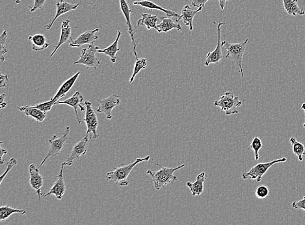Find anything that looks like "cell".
<instances>
[{"instance_id": "36", "label": "cell", "mask_w": 305, "mask_h": 225, "mask_svg": "<svg viewBox=\"0 0 305 225\" xmlns=\"http://www.w3.org/2000/svg\"><path fill=\"white\" fill-rule=\"evenodd\" d=\"M17 164V161L15 158H12L11 159L9 160V162L7 163V168L6 172H5L3 175H2L1 177H0V184H2V182H3L5 177L7 176V175L9 174L10 171L12 170L14 165H16Z\"/></svg>"}, {"instance_id": "8", "label": "cell", "mask_w": 305, "mask_h": 225, "mask_svg": "<svg viewBox=\"0 0 305 225\" xmlns=\"http://www.w3.org/2000/svg\"><path fill=\"white\" fill-rule=\"evenodd\" d=\"M100 49L97 46L89 45L87 48L83 49L81 51L80 59L75 61L74 64H83L87 66L88 69H95L97 70L100 63L96 57L98 49Z\"/></svg>"}, {"instance_id": "25", "label": "cell", "mask_w": 305, "mask_h": 225, "mask_svg": "<svg viewBox=\"0 0 305 225\" xmlns=\"http://www.w3.org/2000/svg\"><path fill=\"white\" fill-rule=\"evenodd\" d=\"M162 22L157 24V28H158V33H167L170 31L172 29H176V30L181 31V25L178 22H174L173 19L167 17H162Z\"/></svg>"}, {"instance_id": "39", "label": "cell", "mask_w": 305, "mask_h": 225, "mask_svg": "<svg viewBox=\"0 0 305 225\" xmlns=\"http://www.w3.org/2000/svg\"><path fill=\"white\" fill-rule=\"evenodd\" d=\"M208 1L209 0H190L192 6L194 7H198V8H200V7L204 8Z\"/></svg>"}, {"instance_id": "46", "label": "cell", "mask_w": 305, "mask_h": 225, "mask_svg": "<svg viewBox=\"0 0 305 225\" xmlns=\"http://www.w3.org/2000/svg\"><path fill=\"white\" fill-rule=\"evenodd\" d=\"M53 1L63 2H64V0H53Z\"/></svg>"}, {"instance_id": "34", "label": "cell", "mask_w": 305, "mask_h": 225, "mask_svg": "<svg viewBox=\"0 0 305 225\" xmlns=\"http://www.w3.org/2000/svg\"><path fill=\"white\" fill-rule=\"evenodd\" d=\"M53 105H55V101L51 99L50 101H46V102L37 104L33 107L38 108V109L43 111L44 113H47L51 110Z\"/></svg>"}, {"instance_id": "4", "label": "cell", "mask_w": 305, "mask_h": 225, "mask_svg": "<svg viewBox=\"0 0 305 225\" xmlns=\"http://www.w3.org/2000/svg\"><path fill=\"white\" fill-rule=\"evenodd\" d=\"M215 107L220 108L221 110L224 111L226 115L231 116L237 115L238 108L242 105V101L239 97L234 95L232 91H227L221 96L219 100L214 102Z\"/></svg>"}, {"instance_id": "37", "label": "cell", "mask_w": 305, "mask_h": 225, "mask_svg": "<svg viewBox=\"0 0 305 225\" xmlns=\"http://www.w3.org/2000/svg\"><path fill=\"white\" fill-rule=\"evenodd\" d=\"M46 4V0H34V4L33 6H29L30 7L31 12H34L37 10L43 8L44 5Z\"/></svg>"}, {"instance_id": "32", "label": "cell", "mask_w": 305, "mask_h": 225, "mask_svg": "<svg viewBox=\"0 0 305 225\" xmlns=\"http://www.w3.org/2000/svg\"><path fill=\"white\" fill-rule=\"evenodd\" d=\"M263 147L261 139L258 137H255L253 138L252 143H250L249 149H252L255 152V159L258 160L260 159L259 152Z\"/></svg>"}, {"instance_id": "3", "label": "cell", "mask_w": 305, "mask_h": 225, "mask_svg": "<svg viewBox=\"0 0 305 225\" xmlns=\"http://www.w3.org/2000/svg\"><path fill=\"white\" fill-rule=\"evenodd\" d=\"M249 39L245 40L244 42L241 43L232 44L227 41H223L221 45L227 49V55L225 56V59H229L234 63L237 65L240 68V72L242 73V78L244 77V72L242 67V61L243 55L245 51L246 44H247Z\"/></svg>"}, {"instance_id": "28", "label": "cell", "mask_w": 305, "mask_h": 225, "mask_svg": "<svg viewBox=\"0 0 305 225\" xmlns=\"http://www.w3.org/2000/svg\"><path fill=\"white\" fill-rule=\"evenodd\" d=\"M28 39L31 42L32 48L34 51L44 50L50 46L48 43L47 39L44 34H36L35 35L29 36Z\"/></svg>"}, {"instance_id": "20", "label": "cell", "mask_w": 305, "mask_h": 225, "mask_svg": "<svg viewBox=\"0 0 305 225\" xmlns=\"http://www.w3.org/2000/svg\"><path fill=\"white\" fill-rule=\"evenodd\" d=\"M71 34H72V28L70 27V20H65L61 24V35L60 41L58 45L55 47L53 51L51 53L50 58H52L56 52L58 51V49L60 48L63 44L67 43L68 41L71 39Z\"/></svg>"}, {"instance_id": "18", "label": "cell", "mask_w": 305, "mask_h": 225, "mask_svg": "<svg viewBox=\"0 0 305 225\" xmlns=\"http://www.w3.org/2000/svg\"><path fill=\"white\" fill-rule=\"evenodd\" d=\"M133 4H134V6H139L144 7V8L149 9L151 10V11H152V10L156 9L159 10V11H163L167 14V16H173L174 17V18H176V21L177 22H178L182 19L181 15H179L176 12L171 11V10L164 9V7L158 6V5H157L151 1H149V0H142V1L134 2H133Z\"/></svg>"}, {"instance_id": "29", "label": "cell", "mask_w": 305, "mask_h": 225, "mask_svg": "<svg viewBox=\"0 0 305 225\" xmlns=\"http://www.w3.org/2000/svg\"><path fill=\"white\" fill-rule=\"evenodd\" d=\"M290 142L292 144L293 153L298 158L299 161H303L304 155H305L304 145L294 137L290 138Z\"/></svg>"}, {"instance_id": "45", "label": "cell", "mask_w": 305, "mask_h": 225, "mask_svg": "<svg viewBox=\"0 0 305 225\" xmlns=\"http://www.w3.org/2000/svg\"><path fill=\"white\" fill-rule=\"evenodd\" d=\"M22 0H16V4H21Z\"/></svg>"}, {"instance_id": "1", "label": "cell", "mask_w": 305, "mask_h": 225, "mask_svg": "<svg viewBox=\"0 0 305 225\" xmlns=\"http://www.w3.org/2000/svg\"><path fill=\"white\" fill-rule=\"evenodd\" d=\"M157 165L160 167L161 169L157 172L148 170L147 174L152 178V181L154 183V186L156 190H160L162 188L167 186L171 183L178 180V177L174 175L176 171L181 170L185 167V164H182L176 167H166L162 166L157 162L153 160Z\"/></svg>"}, {"instance_id": "14", "label": "cell", "mask_w": 305, "mask_h": 225, "mask_svg": "<svg viewBox=\"0 0 305 225\" xmlns=\"http://www.w3.org/2000/svg\"><path fill=\"white\" fill-rule=\"evenodd\" d=\"M65 166V165L63 163L62 165H61L60 174L57 175V180L54 183L53 186L50 189V192L47 193V194H43V197H46L53 195L59 200L62 199L66 190L65 181H64L63 178V170Z\"/></svg>"}, {"instance_id": "42", "label": "cell", "mask_w": 305, "mask_h": 225, "mask_svg": "<svg viewBox=\"0 0 305 225\" xmlns=\"http://www.w3.org/2000/svg\"><path fill=\"white\" fill-rule=\"evenodd\" d=\"M6 97V95H5V93H3V95L1 96V99H0V100H1V102H0V108H1V109H3V108L7 107V103L4 102V99Z\"/></svg>"}, {"instance_id": "24", "label": "cell", "mask_w": 305, "mask_h": 225, "mask_svg": "<svg viewBox=\"0 0 305 225\" xmlns=\"http://www.w3.org/2000/svg\"><path fill=\"white\" fill-rule=\"evenodd\" d=\"M122 33L120 31H117V39L115 40L114 43L112 45L107 47L106 48L103 49H98L97 53L104 54L105 55L110 57L111 61L112 63L115 64L117 61L116 54L118 51L120 50V49L118 47V43H119V40Z\"/></svg>"}, {"instance_id": "16", "label": "cell", "mask_w": 305, "mask_h": 225, "mask_svg": "<svg viewBox=\"0 0 305 225\" xmlns=\"http://www.w3.org/2000/svg\"><path fill=\"white\" fill-rule=\"evenodd\" d=\"M83 102V96L80 91H76L75 95L72 97L67 99L65 101H59L55 103L56 105H67L72 107L75 109L76 118L78 121L79 124H80L81 122L80 118H79L78 109L80 108L81 111L85 110V107L82 105Z\"/></svg>"}, {"instance_id": "30", "label": "cell", "mask_w": 305, "mask_h": 225, "mask_svg": "<svg viewBox=\"0 0 305 225\" xmlns=\"http://www.w3.org/2000/svg\"><path fill=\"white\" fill-rule=\"evenodd\" d=\"M20 214L21 215H25L27 213L26 210L15 209L13 208L7 206H3L0 208V221L3 222L11 216L13 214Z\"/></svg>"}, {"instance_id": "44", "label": "cell", "mask_w": 305, "mask_h": 225, "mask_svg": "<svg viewBox=\"0 0 305 225\" xmlns=\"http://www.w3.org/2000/svg\"><path fill=\"white\" fill-rule=\"evenodd\" d=\"M301 109L303 110L305 113V103L302 104ZM303 127L305 128V122L304 123Z\"/></svg>"}, {"instance_id": "9", "label": "cell", "mask_w": 305, "mask_h": 225, "mask_svg": "<svg viewBox=\"0 0 305 225\" xmlns=\"http://www.w3.org/2000/svg\"><path fill=\"white\" fill-rule=\"evenodd\" d=\"M120 104V97L119 96L113 95L110 97L104 100H98V113H104L107 120L112 119V110L114 108L119 106Z\"/></svg>"}, {"instance_id": "27", "label": "cell", "mask_w": 305, "mask_h": 225, "mask_svg": "<svg viewBox=\"0 0 305 225\" xmlns=\"http://www.w3.org/2000/svg\"><path fill=\"white\" fill-rule=\"evenodd\" d=\"M284 9L289 15L296 16H303L305 14L304 10L298 6V0H282Z\"/></svg>"}, {"instance_id": "40", "label": "cell", "mask_w": 305, "mask_h": 225, "mask_svg": "<svg viewBox=\"0 0 305 225\" xmlns=\"http://www.w3.org/2000/svg\"><path fill=\"white\" fill-rule=\"evenodd\" d=\"M1 77V82H0V87L4 88L7 86V83L9 82V76L3 75V74H0Z\"/></svg>"}, {"instance_id": "38", "label": "cell", "mask_w": 305, "mask_h": 225, "mask_svg": "<svg viewBox=\"0 0 305 225\" xmlns=\"http://www.w3.org/2000/svg\"><path fill=\"white\" fill-rule=\"evenodd\" d=\"M292 207L295 209L302 210L305 211V195L299 201L292 202Z\"/></svg>"}, {"instance_id": "2", "label": "cell", "mask_w": 305, "mask_h": 225, "mask_svg": "<svg viewBox=\"0 0 305 225\" xmlns=\"http://www.w3.org/2000/svg\"><path fill=\"white\" fill-rule=\"evenodd\" d=\"M150 158H151L150 156L145 158H137L135 161L131 164L126 165H119V166L115 168L114 171L108 172L105 178L107 180L114 182L120 186H127L129 185V182L127 181L128 177L135 165L142 162L148 161Z\"/></svg>"}, {"instance_id": "10", "label": "cell", "mask_w": 305, "mask_h": 225, "mask_svg": "<svg viewBox=\"0 0 305 225\" xmlns=\"http://www.w3.org/2000/svg\"><path fill=\"white\" fill-rule=\"evenodd\" d=\"M225 22H219L218 25V40L217 46L212 52H208L206 57L205 64L206 66H208L210 64H219L220 61L225 58L223 55L222 45L221 43V26L225 25Z\"/></svg>"}, {"instance_id": "43", "label": "cell", "mask_w": 305, "mask_h": 225, "mask_svg": "<svg viewBox=\"0 0 305 225\" xmlns=\"http://www.w3.org/2000/svg\"><path fill=\"white\" fill-rule=\"evenodd\" d=\"M227 1H230V0H219V2H220V6L221 7V10H223L225 9L226 2Z\"/></svg>"}, {"instance_id": "21", "label": "cell", "mask_w": 305, "mask_h": 225, "mask_svg": "<svg viewBox=\"0 0 305 225\" xmlns=\"http://www.w3.org/2000/svg\"><path fill=\"white\" fill-rule=\"evenodd\" d=\"M206 179L205 172H202L196 177V181L194 182H188L187 186L189 188L191 193L192 196L195 197L203 194L204 183Z\"/></svg>"}, {"instance_id": "33", "label": "cell", "mask_w": 305, "mask_h": 225, "mask_svg": "<svg viewBox=\"0 0 305 225\" xmlns=\"http://www.w3.org/2000/svg\"><path fill=\"white\" fill-rule=\"evenodd\" d=\"M7 37V33L6 31H4L3 33L0 36V60L2 63L5 61L4 55L8 53L6 48V40Z\"/></svg>"}, {"instance_id": "41", "label": "cell", "mask_w": 305, "mask_h": 225, "mask_svg": "<svg viewBox=\"0 0 305 225\" xmlns=\"http://www.w3.org/2000/svg\"><path fill=\"white\" fill-rule=\"evenodd\" d=\"M0 149H1V151H0V160H0V164L3 165L5 161L4 159V155L7 154V150L4 149V148L1 146H0Z\"/></svg>"}, {"instance_id": "31", "label": "cell", "mask_w": 305, "mask_h": 225, "mask_svg": "<svg viewBox=\"0 0 305 225\" xmlns=\"http://www.w3.org/2000/svg\"><path fill=\"white\" fill-rule=\"evenodd\" d=\"M147 67V59L145 58L137 59L135 63L134 72H133L131 78L130 79V83L134 82L135 77L140 71Z\"/></svg>"}, {"instance_id": "35", "label": "cell", "mask_w": 305, "mask_h": 225, "mask_svg": "<svg viewBox=\"0 0 305 225\" xmlns=\"http://www.w3.org/2000/svg\"><path fill=\"white\" fill-rule=\"evenodd\" d=\"M270 194V190L264 185H261L256 189L255 196L259 199H264Z\"/></svg>"}, {"instance_id": "23", "label": "cell", "mask_w": 305, "mask_h": 225, "mask_svg": "<svg viewBox=\"0 0 305 225\" xmlns=\"http://www.w3.org/2000/svg\"><path fill=\"white\" fill-rule=\"evenodd\" d=\"M17 108L28 117L35 119L38 122H43L46 118V113L34 107L33 106H23V107H17Z\"/></svg>"}, {"instance_id": "12", "label": "cell", "mask_w": 305, "mask_h": 225, "mask_svg": "<svg viewBox=\"0 0 305 225\" xmlns=\"http://www.w3.org/2000/svg\"><path fill=\"white\" fill-rule=\"evenodd\" d=\"M99 31V29L96 28L93 30L84 32V33L80 34L75 41L72 40L69 46L71 48H79V47L84 45H92L98 39V36L96 34Z\"/></svg>"}, {"instance_id": "22", "label": "cell", "mask_w": 305, "mask_h": 225, "mask_svg": "<svg viewBox=\"0 0 305 225\" xmlns=\"http://www.w3.org/2000/svg\"><path fill=\"white\" fill-rule=\"evenodd\" d=\"M203 9V7H200L198 10H194L189 5H186L182 10L181 18L183 20L184 23L185 24L186 26H189L191 31L193 30V22L194 18H195L196 14L199 12L201 11Z\"/></svg>"}, {"instance_id": "11", "label": "cell", "mask_w": 305, "mask_h": 225, "mask_svg": "<svg viewBox=\"0 0 305 225\" xmlns=\"http://www.w3.org/2000/svg\"><path fill=\"white\" fill-rule=\"evenodd\" d=\"M90 140L89 138L87 136H85L80 142L76 143L73 147L69 158L66 160V161L63 162L64 164L70 166L73 164L74 162L80 158L81 156L85 155L87 152L88 145L89 144Z\"/></svg>"}, {"instance_id": "7", "label": "cell", "mask_w": 305, "mask_h": 225, "mask_svg": "<svg viewBox=\"0 0 305 225\" xmlns=\"http://www.w3.org/2000/svg\"><path fill=\"white\" fill-rule=\"evenodd\" d=\"M84 106L85 107V116L84 121L87 125V133L86 136L89 138L90 140L92 138L97 139L99 137V135L97 133V127L98 125V120L97 115L93 110L92 103L89 101H85Z\"/></svg>"}, {"instance_id": "17", "label": "cell", "mask_w": 305, "mask_h": 225, "mask_svg": "<svg viewBox=\"0 0 305 225\" xmlns=\"http://www.w3.org/2000/svg\"><path fill=\"white\" fill-rule=\"evenodd\" d=\"M80 6V2L78 4H74L65 1L63 2H58L57 4H56V7H57V11H56V15L54 16L52 21H51L50 24L46 25V29H47V30H50L56 20H57L58 18H60V17L63 15V14L67 13L68 12L74 11V10L77 9Z\"/></svg>"}, {"instance_id": "13", "label": "cell", "mask_w": 305, "mask_h": 225, "mask_svg": "<svg viewBox=\"0 0 305 225\" xmlns=\"http://www.w3.org/2000/svg\"><path fill=\"white\" fill-rule=\"evenodd\" d=\"M29 182L33 189L35 190L36 194H38L39 199H40L42 195V187L43 186V177L39 172V168L37 167L35 165L33 164L29 166Z\"/></svg>"}, {"instance_id": "26", "label": "cell", "mask_w": 305, "mask_h": 225, "mask_svg": "<svg viewBox=\"0 0 305 225\" xmlns=\"http://www.w3.org/2000/svg\"><path fill=\"white\" fill-rule=\"evenodd\" d=\"M158 22V17L152 14L142 13V17L137 22L138 26H145L148 30L153 29L158 32L157 22Z\"/></svg>"}, {"instance_id": "15", "label": "cell", "mask_w": 305, "mask_h": 225, "mask_svg": "<svg viewBox=\"0 0 305 225\" xmlns=\"http://www.w3.org/2000/svg\"><path fill=\"white\" fill-rule=\"evenodd\" d=\"M119 2L120 9H121L122 13L124 14L125 20H126L128 29H129V33L130 36H131L133 48H133V51H134L135 58L137 59L138 58H137L136 52L137 44L135 43L134 29L133 28L131 21H130V14H131L132 11L130 9L129 4L127 2V0H119Z\"/></svg>"}, {"instance_id": "6", "label": "cell", "mask_w": 305, "mask_h": 225, "mask_svg": "<svg viewBox=\"0 0 305 225\" xmlns=\"http://www.w3.org/2000/svg\"><path fill=\"white\" fill-rule=\"evenodd\" d=\"M286 161L287 158L286 157H282L279 158V159L272 160L271 162L259 163V164L253 167L248 172L243 174V179L257 180V181L259 182L261 181L263 177L266 174L271 167H272L274 164H278V163H282Z\"/></svg>"}, {"instance_id": "19", "label": "cell", "mask_w": 305, "mask_h": 225, "mask_svg": "<svg viewBox=\"0 0 305 225\" xmlns=\"http://www.w3.org/2000/svg\"><path fill=\"white\" fill-rule=\"evenodd\" d=\"M81 73H82V71H78V72L71 77L70 79H68V80H66L65 82L60 86L57 93H56L55 96L51 98V100L55 101V103L60 101L61 98L65 97L66 93H67L68 91L70 90V89L73 87V86L75 85L76 80H77Z\"/></svg>"}, {"instance_id": "5", "label": "cell", "mask_w": 305, "mask_h": 225, "mask_svg": "<svg viewBox=\"0 0 305 225\" xmlns=\"http://www.w3.org/2000/svg\"><path fill=\"white\" fill-rule=\"evenodd\" d=\"M70 131L69 126H66L62 135L60 137L53 135V137L48 140V143L50 144V149L48 151L47 155L46 156V157L44 158L41 164L39 165V168H40L49 158L56 157V156L60 154L63 148L65 147L66 141H67L68 137H69Z\"/></svg>"}]
</instances>
